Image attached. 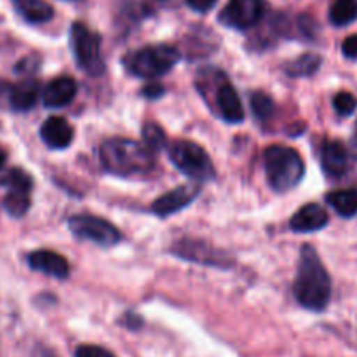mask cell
<instances>
[{
  "instance_id": "6da1fadb",
  "label": "cell",
  "mask_w": 357,
  "mask_h": 357,
  "mask_svg": "<svg viewBox=\"0 0 357 357\" xmlns=\"http://www.w3.org/2000/svg\"><path fill=\"white\" fill-rule=\"evenodd\" d=\"M293 291L298 303L312 312L324 310L331 300V279L312 245L301 247Z\"/></svg>"
},
{
  "instance_id": "7a4b0ae2",
  "label": "cell",
  "mask_w": 357,
  "mask_h": 357,
  "mask_svg": "<svg viewBox=\"0 0 357 357\" xmlns=\"http://www.w3.org/2000/svg\"><path fill=\"white\" fill-rule=\"evenodd\" d=\"M98 158L109 174L119 177L142 175L153 168V153L144 144L128 139H109L98 151Z\"/></svg>"
},
{
  "instance_id": "3957f363",
  "label": "cell",
  "mask_w": 357,
  "mask_h": 357,
  "mask_svg": "<svg viewBox=\"0 0 357 357\" xmlns=\"http://www.w3.org/2000/svg\"><path fill=\"white\" fill-rule=\"evenodd\" d=\"M263 163L268 184L275 193H286L296 188L305 175L303 158L293 147H266L263 154Z\"/></svg>"
},
{
  "instance_id": "277c9868",
  "label": "cell",
  "mask_w": 357,
  "mask_h": 357,
  "mask_svg": "<svg viewBox=\"0 0 357 357\" xmlns=\"http://www.w3.org/2000/svg\"><path fill=\"white\" fill-rule=\"evenodd\" d=\"M181 60V53L177 47L168 44H154V46L140 47L132 51L125 58L126 70L140 79H156L168 74Z\"/></svg>"
},
{
  "instance_id": "5b68a950",
  "label": "cell",
  "mask_w": 357,
  "mask_h": 357,
  "mask_svg": "<svg viewBox=\"0 0 357 357\" xmlns=\"http://www.w3.org/2000/svg\"><path fill=\"white\" fill-rule=\"evenodd\" d=\"M168 158L177 170L193 181H211L215 175L211 156L191 140H174L167 146Z\"/></svg>"
},
{
  "instance_id": "8992f818",
  "label": "cell",
  "mask_w": 357,
  "mask_h": 357,
  "mask_svg": "<svg viewBox=\"0 0 357 357\" xmlns=\"http://www.w3.org/2000/svg\"><path fill=\"white\" fill-rule=\"evenodd\" d=\"M70 47L75 63L89 75H100L105 70L102 56V39L97 32L89 30L84 23L75 22L70 29Z\"/></svg>"
},
{
  "instance_id": "52a82bcc",
  "label": "cell",
  "mask_w": 357,
  "mask_h": 357,
  "mask_svg": "<svg viewBox=\"0 0 357 357\" xmlns=\"http://www.w3.org/2000/svg\"><path fill=\"white\" fill-rule=\"evenodd\" d=\"M68 229L79 240H88L102 247H112L121 242L123 235L112 222L97 215H72L68 219Z\"/></svg>"
},
{
  "instance_id": "ba28073f",
  "label": "cell",
  "mask_w": 357,
  "mask_h": 357,
  "mask_svg": "<svg viewBox=\"0 0 357 357\" xmlns=\"http://www.w3.org/2000/svg\"><path fill=\"white\" fill-rule=\"evenodd\" d=\"M263 18L261 0H229L219 15V22L228 29L249 30Z\"/></svg>"
},
{
  "instance_id": "9c48e42d",
  "label": "cell",
  "mask_w": 357,
  "mask_h": 357,
  "mask_svg": "<svg viewBox=\"0 0 357 357\" xmlns=\"http://www.w3.org/2000/svg\"><path fill=\"white\" fill-rule=\"evenodd\" d=\"M8 195L4 198V207L13 218H23L30 208V191H32V177L26 172L15 168L6 177Z\"/></svg>"
},
{
  "instance_id": "30bf717a",
  "label": "cell",
  "mask_w": 357,
  "mask_h": 357,
  "mask_svg": "<svg viewBox=\"0 0 357 357\" xmlns=\"http://www.w3.org/2000/svg\"><path fill=\"white\" fill-rule=\"evenodd\" d=\"M200 193V188L197 184H186V186H178L175 190L168 191L163 197L156 198L151 205V211L160 218H167V215L175 214V212L186 208L195 198Z\"/></svg>"
},
{
  "instance_id": "8fae6325",
  "label": "cell",
  "mask_w": 357,
  "mask_h": 357,
  "mask_svg": "<svg viewBox=\"0 0 357 357\" xmlns=\"http://www.w3.org/2000/svg\"><path fill=\"white\" fill-rule=\"evenodd\" d=\"M174 249L177 256L195 261V263L214 264V266H226L229 263V259L225 254L219 252L214 247L207 245L205 242H198V240H181Z\"/></svg>"
},
{
  "instance_id": "7c38bea8",
  "label": "cell",
  "mask_w": 357,
  "mask_h": 357,
  "mask_svg": "<svg viewBox=\"0 0 357 357\" xmlns=\"http://www.w3.org/2000/svg\"><path fill=\"white\" fill-rule=\"evenodd\" d=\"M77 95V82L68 75H60L47 82L43 91V104L50 109L67 107Z\"/></svg>"
},
{
  "instance_id": "4fadbf2b",
  "label": "cell",
  "mask_w": 357,
  "mask_h": 357,
  "mask_svg": "<svg viewBox=\"0 0 357 357\" xmlns=\"http://www.w3.org/2000/svg\"><path fill=\"white\" fill-rule=\"evenodd\" d=\"M40 139L50 149H67L74 140V128L70 123L60 116H53L40 126Z\"/></svg>"
},
{
  "instance_id": "5bb4252c",
  "label": "cell",
  "mask_w": 357,
  "mask_h": 357,
  "mask_svg": "<svg viewBox=\"0 0 357 357\" xmlns=\"http://www.w3.org/2000/svg\"><path fill=\"white\" fill-rule=\"evenodd\" d=\"M29 264L36 272L54 277V279H67L70 273L68 261L54 250H36L29 256Z\"/></svg>"
},
{
  "instance_id": "9a60e30c",
  "label": "cell",
  "mask_w": 357,
  "mask_h": 357,
  "mask_svg": "<svg viewBox=\"0 0 357 357\" xmlns=\"http://www.w3.org/2000/svg\"><path fill=\"white\" fill-rule=\"evenodd\" d=\"M321 163L326 175L340 178L349 172V153L347 147L338 140H328L321 149Z\"/></svg>"
},
{
  "instance_id": "2e32d148",
  "label": "cell",
  "mask_w": 357,
  "mask_h": 357,
  "mask_svg": "<svg viewBox=\"0 0 357 357\" xmlns=\"http://www.w3.org/2000/svg\"><path fill=\"white\" fill-rule=\"evenodd\" d=\"M328 222L329 215L324 207L319 204H307L291 218L289 226L296 233H312L328 226Z\"/></svg>"
},
{
  "instance_id": "e0dca14e",
  "label": "cell",
  "mask_w": 357,
  "mask_h": 357,
  "mask_svg": "<svg viewBox=\"0 0 357 357\" xmlns=\"http://www.w3.org/2000/svg\"><path fill=\"white\" fill-rule=\"evenodd\" d=\"M215 102H218L219 116L225 119L226 123H242L245 118V112H243V105L240 102L238 93L236 89L229 84L228 81H222L218 88V93H215Z\"/></svg>"
},
{
  "instance_id": "ac0fdd59",
  "label": "cell",
  "mask_w": 357,
  "mask_h": 357,
  "mask_svg": "<svg viewBox=\"0 0 357 357\" xmlns=\"http://www.w3.org/2000/svg\"><path fill=\"white\" fill-rule=\"evenodd\" d=\"M6 97L13 111H30L39 100V84L33 79H25L18 84L6 86Z\"/></svg>"
},
{
  "instance_id": "d6986e66",
  "label": "cell",
  "mask_w": 357,
  "mask_h": 357,
  "mask_svg": "<svg viewBox=\"0 0 357 357\" xmlns=\"http://www.w3.org/2000/svg\"><path fill=\"white\" fill-rule=\"evenodd\" d=\"M326 202L342 218L350 219L357 215V190H336L326 197Z\"/></svg>"
},
{
  "instance_id": "ffe728a7",
  "label": "cell",
  "mask_w": 357,
  "mask_h": 357,
  "mask_svg": "<svg viewBox=\"0 0 357 357\" xmlns=\"http://www.w3.org/2000/svg\"><path fill=\"white\" fill-rule=\"evenodd\" d=\"M18 13L29 23H46L54 15L53 8L44 0H18Z\"/></svg>"
},
{
  "instance_id": "44dd1931",
  "label": "cell",
  "mask_w": 357,
  "mask_h": 357,
  "mask_svg": "<svg viewBox=\"0 0 357 357\" xmlns=\"http://www.w3.org/2000/svg\"><path fill=\"white\" fill-rule=\"evenodd\" d=\"M357 20V0H335L329 8V22L335 26H347Z\"/></svg>"
},
{
  "instance_id": "7402d4cb",
  "label": "cell",
  "mask_w": 357,
  "mask_h": 357,
  "mask_svg": "<svg viewBox=\"0 0 357 357\" xmlns=\"http://www.w3.org/2000/svg\"><path fill=\"white\" fill-rule=\"evenodd\" d=\"M319 65H321V56L314 53H305L294 61L287 65V74L294 75V77H305V75H312L317 72Z\"/></svg>"
},
{
  "instance_id": "603a6c76",
  "label": "cell",
  "mask_w": 357,
  "mask_h": 357,
  "mask_svg": "<svg viewBox=\"0 0 357 357\" xmlns=\"http://www.w3.org/2000/svg\"><path fill=\"white\" fill-rule=\"evenodd\" d=\"M250 107H252V114L259 121H268V119L275 114V102L268 97L266 93H261V91H256L250 97Z\"/></svg>"
},
{
  "instance_id": "cb8c5ba5",
  "label": "cell",
  "mask_w": 357,
  "mask_h": 357,
  "mask_svg": "<svg viewBox=\"0 0 357 357\" xmlns=\"http://www.w3.org/2000/svg\"><path fill=\"white\" fill-rule=\"evenodd\" d=\"M144 146L151 151V153H158L163 147H167V135H165L163 128L156 123H147L142 130Z\"/></svg>"
},
{
  "instance_id": "d4e9b609",
  "label": "cell",
  "mask_w": 357,
  "mask_h": 357,
  "mask_svg": "<svg viewBox=\"0 0 357 357\" xmlns=\"http://www.w3.org/2000/svg\"><path fill=\"white\" fill-rule=\"evenodd\" d=\"M333 107H335L336 114L343 116H352L357 109V98L354 97L349 91H340L335 98H333Z\"/></svg>"
},
{
  "instance_id": "484cf974",
  "label": "cell",
  "mask_w": 357,
  "mask_h": 357,
  "mask_svg": "<svg viewBox=\"0 0 357 357\" xmlns=\"http://www.w3.org/2000/svg\"><path fill=\"white\" fill-rule=\"evenodd\" d=\"M75 357H116V356L98 345H81L77 350H75Z\"/></svg>"
},
{
  "instance_id": "4316f807",
  "label": "cell",
  "mask_w": 357,
  "mask_h": 357,
  "mask_svg": "<svg viewBox=\"0 0 357 357\" xmlns=\"http://www.w3.org/2000/svg\"><path fill=\"white\" fill-rule=\"evenodd\" d=\"M342 53L349 60H357V36H349L343 40Z\"/></svg>"
},
{
  "instance_id": "83f0119b",
  "label": "cell",
  "mask_w": 357,
  "mask_h": 357,
  "mask_svg": "<svg viewBox=\"0 0 357 357\" xmlns=\"http://www.w3.org/2000/svg\"><path fill=\"white\" fill-rule=\"evenodd\" d=\"M186 2L188 6L197 13H208L215 4H218V0H186Z\"/></svg>"
},
{
  "instance_id": "f1b7e54d",
  "label": "cell",
  "mask_w": 357,
  "mask_h": 357,
  "mask_svg": "<svg viewBox=\"0 0 357 357\" xmlns=\"http://www.w3.org/2000/svg\"><path fill=\"white\" fill-rule=\"evenodd\" d=\"M142 93L146 95L147 98H158V97H161V95H163V88H161V86H158V84H149V86H146V88H144Z\"/></svg>"
},
{
  "instance_id": "f546056e",
  "label": "cell",
  "mask_w": 357,
  "mask_h": 357,
  "mask_svg": "<svg viewBox=\"0 0 357 357\" xmlns=\"http://www.w3.org/2000/svg\"><path fill=\"white\" fill-rule=\"evenodd\" d=\"M6 161H8V154H6V151L2 149V147H0V170L4 168Z\"/></svg>"
}]
</instances>
